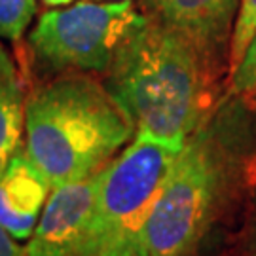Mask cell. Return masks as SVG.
Returning <instances> with one entry per match:
<instances>
[{
	"mask_svg": "<svg viewBox=\"0 0 256 256\" xmlns=\"http://www.w3.org/2000/svg\"><path fill=\"white\" fill-rule=\"evenodd\" d=\"M205 55L182 32L154 18L129 27L106 70V90L128 112L135 135L180 150L207 122Z\"/></svg>",
	"mask_w": 256,
	"mask_h": 256,
	"instance_id": "6da1fadb",
	"label": "cell"
},
{
	"mask_svg": "<svg viewBox=\"0 0 256 256\" xmlns=\"http://www.w3.org/2000/svg\"><path fill=\"white\" fill-rule=\"evenodd\" d=\"M25 152L52 190L101 171L135 126L106 86L86 76L46 84L25 101Z\"/></svg>",
	"mask_w": 256,
	"mask_h": 256,
	"instance_id": "7a4b0ae2",
	"label": "cell"
},
{
	"mask_svg": "<svg viewBox=\"0 0 256 256\" xmlns=\"http://www.w3.org/2000/svg\"><path fill=\"white\" fill-rule=\"evenodd\" d=\"M239 192L236 156L218 128L203 124L176 154L133 256H196Z\"/></svg>",
	"mask_w": 256,
	"mask_h": 256,
	"instance_id": "3957f363",
	"label": "cell"
},
{
	"mask_svg": "<svg viewBox=\"0 0 256 256\" xmlns=\"http://www.w3.org/2000/svg\"><path fill=\"white\" fill-rule=\"evenodd\" d=\"M178 152L135 135L133 142L101 169L92 218L70 256H133L135 239Z\"/></svg>",
	"mask_w": 256,
	"mask_h": 256,
	"instance_id": "277c9868",
	"label": "cell"
},
{
	"mask_svg": "<svg viewBox=\"0 0 256 256\" xmlns=\"http://www.w3.org/2000/svg\"><path fill=\"white\" fill-rule=\"evenodd\" d=\"M138 18L131 0H84L40 16L28 44L52 68L106 72L120 40Z\"/></svg>",
	"mask_w": 256,
	"mask_h": 256,
	"instance_id": "5b68a950",
	"label": "cell"
},
{
	"mask_svg": "<svg viewBox=\"0 0 256 256\" xmlns=\"http://www.w3.org/2000/svg\"><path fill=\"white\" fill-rule=\"evenodd\" d=\"M101 171L54 188L25 248L27 256H70L92 218Z\"/></svg>",
	"mask_w": 256,
	"mask_h": 256,
	"instance_id": "8992f818",
	"label": "cell"
},
{
	"mask_svg": "<svg viewBox=\"0 0 256 256\" xmlns=\"http://www.w3.org/2000/svg\"><path fill=\"white\" fill-rule=\"evenodd\" d=\"M150 18L182 32L205 57L226 42L239 0H140Z\"/></svg>",
	"mask_w": 256,
	"mask_h": 256,
	"instance_id": "52a82bcc",
	"label": "cell"
},
{
	"mask_svg": "<svg viewBox=\"0 0 256 256\" xmlns=\"http://www.w3.org/2000/svg\"><path fill=\"white\" fill-rule=\"evenodd\" d=\"M50 192V180L19 148L0 171V226L16 239H28Z\"/></svg>",
	"mask_w": 256,
	"mask_h": 256,
	"instance_id": "ba28073f",
	"label": "cell"
},
{
	"mask_svg": "<svg viewBox=\"0 0 256 256\" xmlns=\"http://www.w3.org/2000/svg\"><path fill=\"white\" fill-rule=\"evenodd\" d=\"M25 97L16 64L0 44V171L21 148Z\"/></svg>",
	"mask_w": 256,
	"mask_h": 256,
	"instance_id": "9c48e42d",
	"label": "cell"
},
{
	"mask_svg": "<svg viewBox=\"0 0 256 256\" xmlns=\"http://www.w3.org/2000/svg\"><path fill=\"white\" fill-rule=\"evenodd\" d=\"M36 14V0H0V36L16 42Z\"/></svg>",
	"mask_w": 256,
	"mask_h": 256,
	"instance_id": "30bf717a",
	"label": "cell"
},
{
	"mask_svg": "<svg viewBox=\"0 0 256 256\" xmlns=\"http://www.w3.org/2000/svg\"><path fill=\"white\" fill-rule=\"evenodd\" d=\"M256 32V0H239L238 18L232 32V64H238Z\"/></svg>",
	"mask_w": 256,
	"mask_h": 256,
	"instance_id": "8fae6325",
	"label": "cell"
},
{
	"mask_svg": "<svg viewBox=\"0 0 256 256\" xmlns=\"http://www.w3.org/2000/svg\"><path fill=\"white\" fill-rule=\"evenodd\" d=\"M232 90L238 95H256V32L238 64H234Z\"/></svg>",
	"mask_w": 256,
	"mask_h": 256,
	"instance_id": "7c38bea8",
	"label": "cell"
},
{
	"mask_svg": "<svg viewBox=\"0 0 256 256\" xmlns=\"http://www.w3.org/2000/svg\"><path fill=\"white\" fill-rule=\"evenodd\" d=\"M0 256H27L25 248L18 245L16 238L0 226Z\"/></svg>",
	"mask_w": 256,
	"mask_h": 256,
	"instance_id": "4fadbf2b",
	"label": "cell"
},
{
	"mask_svg": "<svg viewBox=\"0 0 256 256\" xmlns=\"http://www.w3.org/2000/svg\"><path fill=\"white\" fill-rule=\"evenodd\" d=\"M44 4L48 6H52V8H59V6H66V4H70L74 0H42Z\"/></svg>",
	"mask_w": 256,
	"mask_h": 256,
	"instance_id": "5bb4252c",
	"label": "cell"
},
{
	"mask_svg": "<svg viewBox=\"0 0 256 256\" xmlns=\"http://www.w3.org/2000/svg\"><path fill=\"white\" fill-rule=\"evenodd\" d=\"M248 256H256V252H254V254H248Z\"/></svg>",
	"mask_w": 256,
	"mask_h": 256,
	"instance_id": "9a60e30c",
	"label": "cell"
}]
</instances>
